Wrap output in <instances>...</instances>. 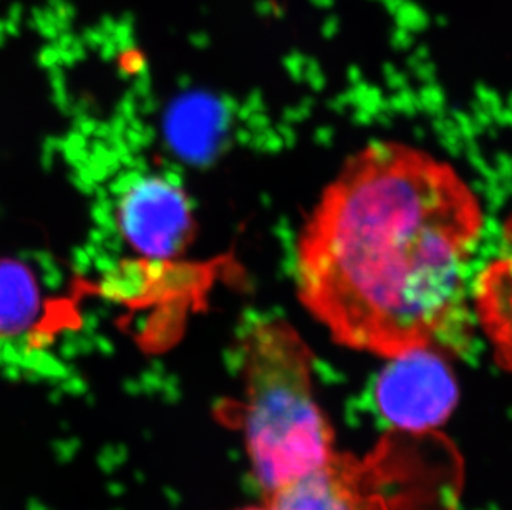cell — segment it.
Segmentation results:
<instances>
[{
  "mask_svg": "<svg viewBox=\"0 0 512 510\" xmlns=\"http://www.w3.org/2000/svg\"><path fill=\"white\" fill-rule=\"evenodd\" d=\"M236 510H267L266 506L262 507H242V509H236Z\"/></svg>",
  "mask_w": 512,
  "mask_h": 510,
  "instance_id": "obj_7",
  "label": "cell"
},
{
  "mask_svg": "<svg viewBox=\"0 0 512 510\" xmlns=\"http://www.w3.org/2000/svg\"><path fill=\"white\" fill-rule=\"evenodd\" d=\"M445 353L418 350L392 358L377 385L383 414L401 428L423 429L441 423L456 401V381Z\"/></svg>",
  "mask_w": 512,
  "mask_h": 510,
  "instance_id": "obj_4",
  "label": "cell"
},
{
  "mask_svg": "<svg viewBox=\"0 0 512 510\" xmlns=\"http://www.w3.org/2000/svg\"><path fill=\"white\" fill-rule=\"evenodd\" d=\"M483 204L455 166L400 141L343 163L300 229L294 280L342 347L392 360L458 352L473 328Z\"/></svg>",
  "mask_w": 512,
  "mask_h": 510,
  "instance_id": "obj_1",
  "label": "cell"
},
{
  "mask_svg": "<svg viewBox=\"0 0 512 510\" xmlns=\"http://www.w3.org/2000/svg\"><path fill=\"white\" fill-rule=\"evenodd\" d=\"M236 350L247 458L267 496L334 456V428L315 398L314 352L292 323L252 318Z\"/></svg>",
  "mask_w": 512,
  "mask_h": 510,
  "instance_id": "obj_2",
  "label": "cell"
},
{
  "mask_svg": "<svg viewBox=\"0 0 512 510\" xmlns=\"http://www.w3.org/2000/svg\"><path fill=\"white\" fill-rule=\"evenodd\" d=\"M116 224L128 246L148 259L183 254L196 234L193 207L184 189L160 176L136 179L123 191Z\"/></svg>",
  "mask_w": 512,
  "mask_h": 510,
  "instance_id": "obj_3",
  "label": "cell"
},
{
  "mask_svg": "<svg viewBox=\"0 0 512 510\" xmlns=\"http://www.w3.org/2000/svg\"><path fill=\"white\" fill-rule=\"evenodd\" d=\"M471 308L494 360L503 370L512 371V221L501 251L471 280Z\"/></svg>",
  "mask_w": 512,
  "mask_h": 510,
  "instance_id": "obj_5",
  "label": "cell"
},
{
  "mask_svg": "<svg viewBox=\"0 0 512 510\" xmlns=\"http://www.w3.org/2000/svg\"><path fill=\"white\" fill-rule=\"evenodd\" d=\"M39 308V284L34 272L19 260L0 259V338L27 330Z\"/></svg>",
  "mask_w": 512,
  "mask_h": 510,
  "instance_id": "obj_6",
  "label": "cell"
}]
</instances>
